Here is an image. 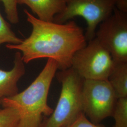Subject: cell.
<instances>
[{"mask_svg":"<svg viewBox=\"0 0 127 127\" xmlns=\"http://www.w3.org/2000/svg\"><path fill=\"white\" fill-rule=\"evenodd\" d=\"M24 11L27 22L32 25V32L21 43L7 44L6 48L19 50L24 63L48 58L54 60L61 71L71 68L73 55L87 43L83 29L73 21L63 24L47 22L26 9Z\"/></svg>","mask_w":127,"mask_h":127,"instance_id":"6da1fadb","label":"cell"},{"mask_svg":"<svg viewBox=\"0 0 127 127\" xmlns=\"http://www.w3.org/2000/svg\"><path fill=\"white\" fill-rule=\"evenodd\" d=\"M58 69L54 60L49 59L45 66L34 81L24 91L13 96L3 98V108L17 109L20 119L17 127H40L42 115L49 116L53 109L48 104L50 85Z\"/></svg>","mask_w":127,"mask_h":127,"instance_id":"7a4b0ae2","label":"cell"},{"mask_svg":"<svg viewBox=\"0 0 127 127\" xmlns=\"http://www.w3.org/2000/svg\"><path fill=\"white\" fill-rule=\"evenodd\" d=\"M58 78L62 88L52 113L42 120L40 127H66L83 113L81 92L83 79L73 68L61 71Z\"/></svg>","mask_w":127,"mask_h":127,"instance_id":"3957f363","label":"cell"},{"mask_svg":"<svg viewBox=\"0 0 127 127\" xmlns=\"http://www.w3.org/2000/svg\"><path fill=\"white\" fill-rule=\"evenodd\" d=\"M81 99L83 113L96 124L112 116L118 99L108 81L102 80H83Z\"/></svg>","mask_w":127,"mask_h":127,"instance_id":"277c9868","label":"cell"},{"mask_svg":"<svg viewBox=\"0 0 127 127\" xmlns=\"http://www.w3.org/2000/svg\"><path fill=\"white\" fill-rule=\"evenodd\" d=\"M114 65L109 51L95 37L73 55L71 67L83 80H107Z\"/></svg>","mask_w":127,"mask_h":127,"instance_id":"5b68a950","label":"cell"},{"mask_svg":"<svg viewBox=\"0 0 127 127\" xmlns=\"http://www.w3.org/2000/svg\"><path fill=\"white\" fill-rule=\"evenodd\" d=\"M115 0H66L63 11L57 15L53 22L63 24L76 17L86 21L85 36L87 41L94 39L101 23L110 17L115 9Z\"/></svg>","mask_w":127,"mask_h":127,"instance_id":"8992f818","label":"cell"},{"mask_svg":"<svg viewBox=\"0 0 127 127\" xmlns=\"http://www.w3.org/2000/svg\"><path fill=\"white\" fill-rule=\"evenodd\" d=\"M95 37L109 51L115 63H127V14L115 8L98 26Z\"/></svg>","mask_w":127,"mask_h":127,"instance_id":"52a82bcc","label":"cell"},{"mask_svg":"<svg viewBox=\"0 0 127 127\" xmlns=\"http://www.w3.org/2000/svg\"><path fill=\"white\" fill-rule=\"evenodd\" d=\"M25 73V66L20 51L15 55L14 66L10 71L0 69V98L10 97L18 93L17 83Z\"/></svg>","mask_w":127,"mask_h":127,"instance_id":"ba28073f","label":"cell"},{"mask_svg":"<svg viewBox=\"0 0 127 127\" xmlns=\"http://www.w3.org/2000/svg\"><path fill=\"white\" fill-rule=\"evenodd\" d=\"M18 4L27 5L41 20L53 22L65 9L66 0H18Z\"/></svg>","mask_w":127,"mask_h":127,"instance_id":"9c48e42d","label":"cell"},{"mask_svg":"<svg viewBox=\"0 0 127 127\" xmlns=\"http://www.w3.org/2000/svg\"><path fill=\"white\" fill-rule=\"evenodd\" d=\"M107 80L118 99L127 97V63L114 62Z\"/></svg>","mask_w":127,"mask_h":127,"instance_id":"30bf717a","label":"cell"},{"mask_svg":"<svg viewBox=\"0 0 127 127\" xmlns=\"http://www.w3.org/2000/svg\"><path fill=\"white\" fill-rule=\"evenodd\" d=\"M23 40L17 36L12 30L10 26L0 13V45L3 43L18 44Z\"/></svg>","mask_w":127,"mask_h":127,"instance_id":"8fae6325","label":"cell"},{"mask_svg":"<svg viewBox=\"0 0 127 127\" xmlns=\"http://www.w3.org/2000/svg\"><path fill=\"white\" fill-rule=\"evenodd\" d=\"M114 127H127V97L118 98L112 115Z\"/></svg>","mask_w":127,"mask_h":127,"instance_id":"7c38bea8","label":"cell"},{"mask_svg":"<svg viewBox=\"0 0 127 127\" xmlns=\"http://www.w3.org/2000/svg\"><path fill=\"white\" fill-rule=\"evenodd\" d=\"M19 119L17 109L11 107L0 109V127H17Z\"/></svg>","mask_w":127,"mask_h":127,"instance_id":"4fadbf2b","label":"cell"},{"mask_svg":"<svg viewBox=\"0 0 127 127\" xmlns=\"http://www.w3.org/2000/svg\"><path fill=\"white\" fill-rule=\"evenodd\" d=\"M3 3L6 18L10 23L16 24L19 22L18 0H0Z\"/></svg>","mask_w":127,"mask_h":127,"instance_id":"5bb4252c","label":"cell"},{"mask_svg":"<svg viewBox=\"0 0 127 127\" xmlns=\"http://www.w3.org/2000/svg\"><path fill=\"white\" fill-rule=\"evenodd\" d=\"M66 127H103L98 124L91 122L88 119L85 114L82 113L80 114L76 119Z\"/></svg>","mask_w":127,"mask_h":127,"instance_id":"9a60e30c","label":"cell"},{"mask_svg":"<svg viewBox=\"0 0 127 127\" xmlns=\"http://www.w3.org/2000/svg\"><path fill=\"white\" fill-rule=\"evenodd\" d=\"M115 8L122 13L127 14V0H115Z\"/></svg>","mask_w":127,"mask_h":127,"instance_id":"2e32d148","label":"cell"},{"mask_svg":"<svg viewBox=\"0 0 127 127\" xmlns=\"http://www.w3.org/2000/svg\"><path fill=\"white\" fill-rule=\"evenodd\" d=\"M2 98H0V105H1V100H2Z\"/></svg>","mask_w":127,"mask_h":127,"instance_id":"e0dca14e","label":"cell"}]
</instances>
